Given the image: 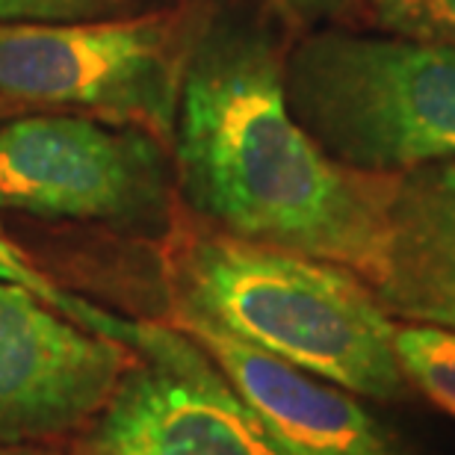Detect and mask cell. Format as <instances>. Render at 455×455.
Listing matches in <instances>:
<instances>
[{
	"label": "cell",
	"mask_w": 455,
	"mask_h": 455,
	"mask_svg": "<svg viewBox=\"0 0 455 455\" xmlns=\"http://www.w3.org/2000/svg\"><path fill=\"white\" fill-rule=\"evenodd\" d=\"M175 187L216 231L355 272L379 267L390 175L334 163L284 98V53L260 24L207 18L172 136Z\"/></svg>",
	"instance_id": "cell-1"
},
{
	"label": "cell",
	"mask_w": 455,
	"mask_h": 455,
	"mask_svg": "<svg viewBox=\"0 0 455 455\" xmlns=\"http://www.w3.org/2000/svg\"><path fill=\"white\" fill-rule=\"evenodd\" d=\"M172 302L338 385L394 403L408 394L394 320L355 272L275 245L180 222L166 251Z\"/></svg>",
	"instance_id": "cell-2"
},
{
	"label": "cell",
	"mask_w": 455,
	"mask_h": 455,
	"mask_svg": "<svg viewBox=\"0 0 455 455\" xmlns=\"http://www.w3.org/2000/svg\"><path fill=\"white\" fill-rule=\"evenodd\" d=\"M284 98L346 169L403 175L455 160V48L323 30L284 57Z\"/></svg>",
	"instance_id": "cell-3"
},
{
	"label": "cell",
	"mask_w": 455,
	"mask_h": 455,
	"mask_svg": "<svg viewBox=\"0 0 455 455\" xmlns=\"http://www.w3.org/2000/svg\"><path fill=\"white\" fill-rule=\"evenodd\" d=\"M207 18L189 4L107 21L0 24V95L89 110L172 151L180 86Z\"/></svg>",
	"instance_id": "cell-4"
},
{
	"label": "cell",
	"mask_w": 455,
	"mask_h": 455,
	"mask_svg": "<svg viewBox=\"0 0 455 455\" xmlns=\"http://www.w3.org/2000/svg\"><path fill=\"white\" fill-rule=\"evenodd\" d=\"M172 184L169 145L140 127L71 113L0 124V211L140 225L169 213Z\"/></svg>",
	"instance_id": "cell-5"
},
{
	"label": "cell",
	"mask_w": 455,
	"mask_h": 455,
	"mask_svg": "<svg viewBox=\"0 0 455 455\" xmlns=\"http://www.w3.org/2000/svg\"><path fill=\"white\" fill-rule=\"evenodd\" d=\"M77 455H290L189 334L142 323Z\"/></svg>",
	"instance_id": "cell-6"
},
{
	"label": "cell",
	"mask_w": 455,
	"mask_h": 455,
	"mask_svg": "<svg viewBox=\"0 0 455 455\" xmlns=\"http://www.w3.org/2000/svg\"><path fill=\"white\" fill-rule=\"evenodd\" d=\"M133 358L124 343L86 331L30 290L0 281V443L92 423Z\"/></svg>",
	"instance_id": "cell-7"
},
{
	"label": "cell",
	"mask_w": 455,
	"mask_h": 455,
	"mask_svg": "<svg viewBox=\"0 0 455 455\" xmlns=\"http://www.w3.org/2000/svg\"><path fill=\"white\" fill-rule=\"evenodd\" d=\"M169 325L189 334L290 455H405L355 394L240 340L187 305L172 302Z\"/></svg>",
	"instance_id": "cell-8"
},
{
	"label": "cell",
	"mask_w": 455,
	"mask_h": 455,
	"mask_svg": "<svg viewBox=\"0 0 455 455\" xmlns=\"http://www.w3.org/2000/svg\"><path fill=\"white\" fill-rule=\"evenodd\" d=\"M370 290L390 316L455 329V166L390 175Z\"/></svg>",
	"instance_id": "cell-9"
},
{
	"label": "cell",
	"mask_w": 455,
	"mask_h": 455,
	"mask_svg": "<svg viewBox=\"0 0 455 455\" xmlns=\"http://www.w3.org/2000/svg\"><path fill=\"white\" fill-rule=\"evenodd\" d=\"M0 281H4V284L30 290L33 296H39L42 302L53 307L57 314L68 316L71 323L84 325L86 331L101 334V338L124 343L127 349H133L136 334L142 329V320L140 323L124 320V316L110 314V311H104V307H98L92 302H86V299L62 290L57 281L51 275H44V272L36 267L33 258H27V254L18 249L15 243H9L4 234H0Z\"/></svg>",
	"instance_id": "cell-10"
},
{
	"label": "cell",
	"mask_w": 455,
	"mask_h": 455,
	"mask_svg": "<svg viewBox=\"0 0 455 455\" xmlns=\"http://www.w3.org/2000/svg\"><path fill=\"white\" fill-rule=\"evenodd\" d=\"M394 355L408 385L455 417V329L394 323Z\"/></svg>",
	"instance_id": "cell-11"
},
{
	"label": "cell",
	"mask_w": 455,
	"mask_h": 455,
	"mask_svg": "<svg viewBox=\"0 0 455 455\" xmlns=\"http://www.w3.org/2000/svg\"><path fill=\"white\" fill-rule=\"evenodd\" d=\"M387 33L455 48V0H367Z\"/></svg>",
	"instance_id": "cell-12"
},
{
	"label": "cell",
	"mask_w": 455,
	"mask_h": 455,
	"mask_svg": "<svg viewBox=\"0 0 455 455\" xmlns=\"http://www.w3.org/2000/svg\"><path fill=\"white\" fill-rule=\"evenodd\" d=\"M136 0H0V24L89 21L133 9Z\"/></svg>",
	"instance_id": "cell-13"
},
{
	"label": "cell",
	"mask_w": 455,
	"mask_h": 455,
	"mask_svg": "<svg viewBox=\"0 0 455 455\" xmlns=\"http://www.w3.org/2000/svg\"><path fill=\"white\" fill-rule=\"evenodd\" d=\"M275 4L305 15V12H329V9H338L346 0H275Z\"/></svg>",
	"instance_id": "cell-14"
},
{
	"label": "cell",
	"mask_w": 455,
	"mask_h": 455,
	"mask_svg": "<svg viewBox=\"0 0 455 455\" xmlns=\"http://www.w3.org/2000/svg\"><path fill=\"white\" fill-rule=\"evenodd\" d=\"M0 455H44V452L27 447V443H0Z\"/></svg>",
	"instance_id": "cell-15"
},
{
	"label": "cell",
	"mask_w": 455,
	"mask_h": 455,
	"mask_svg": "<svg viewBox=\"0 0 455 455\" xmlns=\"http://www.w3.org/2000/svg\"><path fill=\"white\" fill-rule=\"evenodd\" d=\"M27 104H18V101H9V98L0 95V118H6V116H15L18 110H24Z\"/></svg>",
	"instance_id": "cell-16"
}]
</instances>
